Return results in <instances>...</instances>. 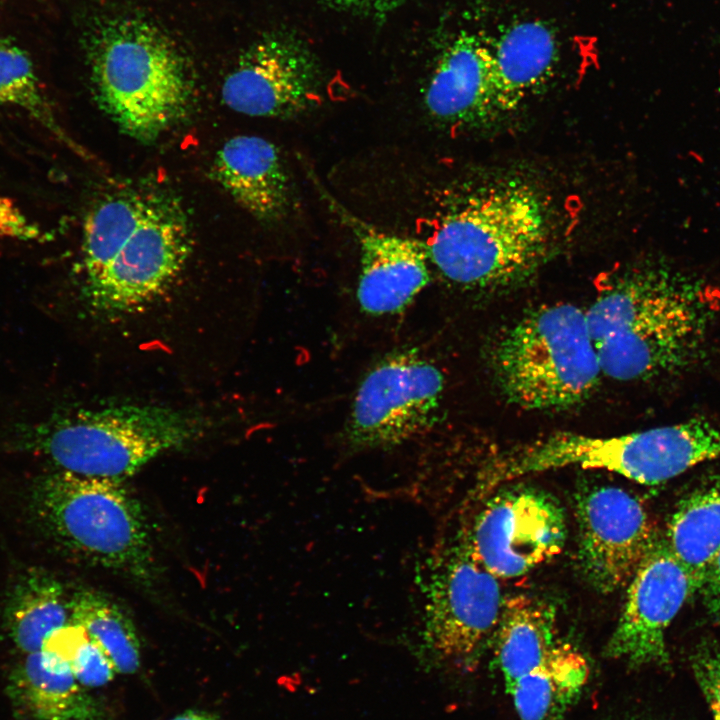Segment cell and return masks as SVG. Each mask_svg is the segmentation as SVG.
<instances>
[{
  "label": "cell",
  "mask_w": 720,
  "mask_h": 720,
  "mask_svg": "<svg viewBox=\"0 0 720 720\" xmlns=\"http://www.w3.org/2000/svg\"><path fill=\"white\" fill-rule=\"evenodd\" d=\"M492 364L505 398L536 411L580 404L603 375L585 311L570 303L524 314L498 340Z\"/></svg>",
  "instance_id": "obj_6"
},
{
  "label": "cell",
  "mask_w": 720,
  "mask_h": 720,
  "mask_svg": "<svg viewBox=\"0 0 720 720\" xmlns=\"http://www.w3.org/2000/svg\"><path fill=\"white\" fill-rule=\"evenodd\" d=\"M566 539L560 505L533 488L507 490L478 516L469 546L494 576L513 578L557 555Z\"/></svg>",
  "instance_id": "obj_10"
},
{
  "label": "cell",
  "mask_w": 720,
  "mask_h": 720,
  "mask_svg": "<svg viewBox=\"0 0 720 720\" xmlns=\"http://www.w3.org/2000/svg\"><path fill=\"white\" fill-rule=\"evenodd\" d=\"M548 206L532 186L509 181L485 188L447 213L427 245L440 273L464 287H501L529 277L547 256Z\"/></svg>",
  "instance_id": "obj_4"
},
{
  "label": "cell",
  "mask_w": 720,
  "mask_h": 720,
  "mask_svg": "<svg viewBox=\"0 0 720 720\" xmlns=\"http://www.w3.org/2000/svg\"><path fill=\"white\" fill-rule=\"evenodd\" d=\"M319 70L311 52L286 33H271L248 47L226 75L221 98L252 117H296L318 103Z\"/></svg>",
  "instance_id": "obj_11"
},
{
  "label": "cell",
  "mask_w": 720,
  "mask_h": 720,
  "mask_svg": "<svg viewBox=\"0 0 720 720\" xmlns=\"http://www.w3.org/2000/svg\"><path fill=\"white\" fill-rule=\"evenodd\" d=\"M425 106L440 123L466 128L499 115L491 46L460 33L445 49L425 92Z\"/></svg>",
  "instance_id": "obj_14"
},
{
  "label": "cell",
  "mask_w": 720,
  "mask_h": 720,
  "mask_svg": "<svg viewBox=\"0 0 720 720\" xmlns=\"http://www.w3.org/2000/svg\"><path fill=\"white\" fill-rule=\"evenodd\" d=\"M360 242L357 300L373 316L404 310L429 282L428 254L419 242L352 222Z\"/></svg>",
  "instance_id": "obj_15"
},
{
  "label": "cell",
  "mask_w": 720,
  "mask_h": 720,
  "mask_svg": "<svg viewBox=\"0 0 720 720\" xmlns=\"http://www.w3.org/2000/svg\"><path fill=\"white\" fill-rule=\"evenodd\" d=\"M170 720H220L213 714L203 711L188 710Z\"/></svg>",
  "instance_id": "obj_30"
},
{
  "label": "cell",
  "mask_w": 720,
  "mask_h": 720,
  "mask_svg": "<svg viewBox=\"0 0 720 720\" xmlns=\"http://www.w3.org/2000/svg\"><path fill=\"white\" fill-rule=\"evenodd\" d=\"M444 390L439 369L415 350L377 361L358 386L345 425L352 448L401 444L430 426Z\"/></svg>",
  "instance_id": "obj_9"
},
{
  "label": "cell",
  "mask_w": 720,
  "mask_h": 720,
  "mask_svg": "<svg viewBox=\"0 0 720 720\" xmlns=\"http://www.w3.org/2000/svg\"><path fill=\"white\" fill-rule=\"evenodd\" d=\"M83 42L96 100L122 132L152 142L186 116L191 67L161 26L136 13L102 15Z\"/></svg>",
  "instance_id": "obj_3"
},
{
  "label": "cell",
  "mask_w": 720,
  "mask_h": 720,
  "mask_svg": "<svg viewBox=\"0 0 720 720\" xmlns=\"http://www.w3.org/2000/svg\"><path fill=\"white\" fill-rule=\"evenodd\" d=\"M499 115L511 112L552 77L558 43L552 28L539 20L509 26L491 46Z\"/></svg>",
  "instance_id": "obj_18"
},
{
  "label": "cell",
  "mask_w": 720,
  "mask_h": 720,
  "mask_svg": "<svg viewBox=\"0 0 720 720\" xmlns=\"http://www.w3.org/2000/svg\"><path fill=\"white\" fill-rule=\"evenodd\" d=\"M70 622L84 630L104 652L117 673L140 666V643L131 619L102 594L80 591L68 601Z\"/></svg>",
  "instance_id": "obj_23"
},
{
  "label": "cell",
  "mask_w": 720,
  "mask_h": 720,
  "mask_svg": "<svg viewBox=\"0 0 720 720\" xmlns=\"http://www.w3.org/2000/svg\"><path fill=\"white\" fill-rule=\"evenodd\" d=\"M588 675L586 658L569 644L559 642L542 662L517 680L509 694L521 720H560L580 695Z\"/></svg>",
  "instance_id": "obj_21"
},
{
  "label": "cell",
  "mask_w": 720,
  "mask_h": 720,
  "mask_svg": "<svg viewBox=\"0 0 720 720\" xmlns=\"http://www.w3.org/2000/svg\"><path fill=\"white\" fill-rule=\"evenodd\" d=\"M691 667L713 720H720V646L711 640L701 642L691 655Z\"/></svg>",
  "instance_id": "obj_26"
},
{
  "label": "cell",
  "mask_w": 720,
  "mask_h": 720,
  "mask_svg": "<svg viewBox=\"0 0 720 720\" xmlns=\"http://www.w3.org/2000/svg\"><path fill=\"white\" fill-rule=\"evenodd\" d=\"M212 171L233 200L255 218L272 222L287 214L289 177L277 147L265 138L228 139L217 151Z\"/></svg>",
  "instance_id": "obj_16"
},
{
  "label": "cell",
  "mask_w": 720,
  "mask_h": 720,
  "mask_svg": "<svg viewBox=\"0 0 720 720\" xmlns=\"http://www.w3.org/2000/svg\"><path fill=\"white\" fill-rule=\"evenodd\" d=\"M697 592L709 616L720 624V550L709 564Z\"/></svg>",
  "instance_id": "obj_28"
},
{
  "label": "cell",
  "mask_w": 720,
  "mask_h": 720,
  "mask_svg": "<svg viewBox=\"0 0 720 720\" xmlns=\"http://www.w3.org/2000/svg\"><path fill=\"white\" fill-rule=\"evenodd\" d=\"M494 637L496 662L509 693L559 644L554 608L533 596L510 597L503 602Z\"/></svg>",
  "instance_id": "obj_19"
},
{
  "label": "cell",
  "mask_w": 720,
  "mask_h": 720,
  "mask_svg": "<svg viewBox=\"0 0 720 720\" xmlns=\"http://www.w3.org/2000/svg\"><path fill=\"white\" fill-rule=\"evenodd\" d=\"M322 1H324L326 4H328L332 7L338 8V9H343V10H347V11H356V12L362 13L360 0H322Z\"/></svg>",
  "instance_id": "obj_31"
},
{
  "label": "cell",
  "mask_w": 720,
  "mask_h": 720,
  "mask_svg": "<svg viewBox=\"0 0 720 720\" xmlns=\"http://www.w3.org/2000/svg\"><path fill=\"white\" fill-rule=\"evenodd\" d=\"M578 555L586 579L610 593L628 584L655 539L640 501L615 486L579 496Z\"/></svg>",
  "instance_id": "obj_13"
},
{
  "label": "cell",
  "mask_w": 720,
  "mask_h": 720,
  "mask_svg": "<svg viewBox=\"0 0 720 720\" xmlns=\"http://www.w3.org/2000/svg\"><path fill=\"white\" fill-rule=\"evenodd\" d=\"M31 504L41 525L67 549L95 565L147 577L148 523L122 482L57 470L35 483Z\"/></svg>",
  "instance_id": "obj_7"
},
{
  "label": "cell",
  "mask_w": 720,
  "mask_h": 720,
  "mask_svg": "<svg viewBox=\"0 0 720 720\" xmlns=\"http://www.w3.org/2000/svg\"><path fill=\"white\" fill-rule=\"evenodd\" d=\"M53 651L68 662L82 686L106 685L116 673L104 652L80 627L72 626L64 630L54 642Z\"/></svg>",
  "instance_id": "obj_25"
},
{
  "label": "cell",
  "mask_w": 720,
  "mask_h": 720,
  "mask_svg": "<svg viewBox=\"0 0 720 720\" xmlns=\"http://www.w3.org/2000/svg\"><path fill=\"white\" fill-rule=\"evenodd\" d=\"M0 234L18 240L41 238L40 228L33 224L13 202L0 196Z\"/></svg>",
  "instance_id": "obj_27"
},
{
  "label": "cell",
  "mask_w": 720,
  "mask_h": 720,
  "mask_svg": "<svg viewBox=\"0 0 720 720\" xmlns=\"http://www.w3.org/2000/svg\"><path fill=\"white\" fill-rule=\"evenodd\" d=\"M209 420L154 404H119L56 414L22 432L19 447L57 470L122 482L160 454L201 437Z\"/></svg>",
  "instance_id": "obj_5"
},
{
  "label": "cell",
  "mask_w": 720,
  "mask_h": 720,
  "mask_svg": "<svg viewBox=\"0 0 720 720\" xmlns=\"http://www.w3.org/2000/svg\"><path fill=\"white\" fill-rule=\"evenodd\" d=\"M3 1H6V0H0V2H3Z\"/></svg>",
  "instance_id": "obj_32"
},
{
  "label": "cell",
  "mask_w": 720,
  "mask_h": 720,
  "mask_svg": "<svg viewBox=\"0 0 720 720\" xmlns=\"http://www.w3.org/2000/svg\"><path fill=\"white\" fill-rule=\"evenodd\" d=\"M8 633L25 654L39 651L48 638L70 623L61 584L32 569L12 588L5 608Z\"/></svg>",
  "instance_id": "obj_22"
},
{
  "label": "cell",
  "mask_w": 720,
  "mask_h": 720,
  "mask_svg": "<svg viewBox=\"0 0 720 720\" xmlns=\"http://www.w3.org/2000/svg\"><path fill=\"white\" fill-rule=\"evenodd\" d=\"M407 0H360L362 13L384 18L400 8Z\"/></svg>",
  "instance_id": "obj_29"
},
{
  "label": "cell",
  "mask_w": 720,
  "mask_h": 720,
  "mask_svg": "<svg viewBox=\"0 0 720 720\" xmlns=\"http://www.w3.org/2000/svg\"><path fill=\"white\" fill-rule=\"evenodd\" d=\"M82 295L103 315L134 313L161 296L191 253L187 216L173 197L131 190L100 200L82 230Z\"/></svg>",
  "instance_id": "obj_2"
},
{
  "label": "cell",
  "mask_w": 720,
  "mask_h": 720,
  "mask_svg": "<svg viewBox=\"0 0 720 720\" xmlns=\"http://www.w3.org/2000/svg\"><path fill=\"white\" fill-rule=\"evenodd\" d=\"M694 592L688 572L665 540H654L628 582L606 655L634 666L668 664L667 630Z\"/></svg>",
  "instance_id": "obj_12"
},
{
  "label": "cell",
  "mask_w": 720,
  "mask_h": 720,
  "mask_svg": "<svg viewBox=\"0 0 720 720\" xmlns=\"http://www.w3.org/2000/svg\"><path fill=\"white\" fill-rule=\"evenodd\" d=\"M688 572L695 592L720 550V470L705 475L678 502L665 539Z\"/></svg>",
  "instance_id": "obj_20"
},
{
  "label": "cell",
  "mask_w": 720,
  "mask_h": 720,
  "mask_svg": "<svg viewBox=\"0 0 720 720\" xmlns=\"http://www.w3.org/2000/svg\"><path fill=\"white\" fill-rule=\"evenodd\" d=\"M720 312L703 278L666 264L608 279L585 310L602 374L618 381L678 376L707 356Z\"/></svg>",
  "instance_id": "obj_1"
},
{
  "label": "cell",
  "mask_w": 720,
  "mask_h": 720,
  "mask_svg": "<svg viewBox=\"0 0 720 720\" xmlns=\"http://www.w3.org/2000/svg\"><path fill=\"white\" fill-rule=\"evenodd\" d=\"M0 107L22 111L58 140L77 149L59 124L30 55L10 37H0Z\"/></svg>",
  "instance_id": "obj_24"
},
{
  "label": "cell",
  "mask_w": 720,
  "mask_h": 720,
  "mask_svg": "<svg viewBox=\"0 0 720 720\" xmlns=\"http://www.w3.org/2000/svg\"><path fill=\"white\" fill-rule=\"evenodd\" d=\"M503 602L497 577L478 561L469 543L451 548L426 583L425 650L437 663L472 667L494 636Z\"/></svg>",
  "instance_id": "obj_8"
},
{
  "label": "cell",
  "mask_w": 720,
  "mask_h": 720,
  "mask_svg": "<svg viewBox=\"0 0 720 720\" xmlns=\"http://www.w3.org/2000/svg\"><path fill=\"white\" fill-rule=\"evenodd\" d=\"M80 685L67 661L41 649L12 670L7 692L15 710L34 720H97L98 706Z\"/></svg>",
  "instance_id": "obj_17"
}]
</instances>
